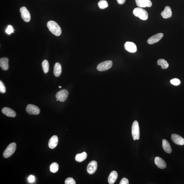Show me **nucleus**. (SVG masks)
I'll list each match as a JSON object with an SVG mask.
<instances>
[{"instance_id":"f257e3e1","label":"nucleus","mask_w":184,"mask_h":184,"mask_svg":"<svg viewBox=\"0 0 184 184\" xmlns=\"http://www.w3.org/2000/svg\"><path fill=\"white\" fill-rule=\"evenodd\" d=\"M47 27L52 33L56 36H59L61 34V30L59 25L55 22L49 21L47 23Z\"/></svg>"},{"instance_id":"f03ea898","label":"nucleus","mask_w":184,"mask_h":184,"mask_svg":"<svg viewBox=\"0 0 184 184\" xmlns=\"http://www.w3.org/2000/svg\"><path fill=\"white\" fill-rule=\"evenodd\" d=\"M134 15L143 20H146L148 18V14L147 11L144 9L138 7L135 8L133 11Z\"/></svg>"},{"instance_id":"7ed1b4c3","label":"nucleus","mask_w":184,"mask_h":184,"mask_svg":"<svg viewBox=\"0 0 184 184\" xmlns=\"http://www.w3.org/2000/svg\"><path fill=\"white\" fill-rule=\"evenodd\" d=\"M16 144L15 143H13L10 144L7 147L3 154V157L5 158H7L11 156L16 149Z\"/></svg>"},{"instance_id":"20e7f679","label":"nucleus","mask_w":184,"mask_h":184,"mask_svg":"<svg viewBox=\"0 0 184 184\" xmlns=\"http://www.w3.org/2000/svg\"><path fill=\"white\" fill-rule=\"evenodd\" d=\"M132 134L133 139L134 141L139 139L140 128L139 124L137 121H134L132 124Z\"/></svg>"},{"instance_id":"39448f33","label":"nucleus","mask_w":184,"mask_h":184,"mask_svg":"<svg viewBox=\"0 0 184 184\" xmlns=\"http://www.w3.org/2000/svg\"><path fill=\"white\" fill-rule=\"evenodd\" d=\"M112 65L113 62L112 61H106L100 63L97 67V69L100 71H104L110 69Z\"/></svg>"},{"instance_id":"423d86ee","label":"nucleus","mask_w":184,"mask_h":184,"mask_svg":"<svg viewBox=\"0 0 184 184\" xmlns=\"http://www.w3.org/2000/svg\"><path fill=\"white\" fill-rule=\"evenodd\" d=\"M21 16L23 21L26 22H29L30 20V14L26 7H22L20 9Z\"/></svg>"},{"instance_id":"0eeeda50","label":"nucleus","mask_w":184,"mask_h":184,"mask_svg":"<svg viewBox=\"0 0 184 184\" xmlns=\"http://www.w3.org/2000/svg\"><path fill=\"white\" fill-rule=\"evenodd\" d=\"M68 94L69 93L68 91L65 90H63L57 92L56 95V97L58 101L63 102L67 99Z\"/></svg>"},{"instance_id":"6e6552de","label":"nucleus","mask_w":184,"mask_h":184,"mask_svg":"<svg viewBox=\"0 0 184 184\" xmlns=\"http://www.w3.org/2000/svg\"><path fill=\"white\" fill-rule=\"evenodd\" d=\"M26 111L29 114L32 115H37L40 113V109L39 107L32 104H28L26 108Z\"/></svg>"},{"instance_id":"1a4fd4ad","label":"nucleus","mask_w":184,"mask_h":184,"mask_svg":"<svg viewBox=\"0 0 184 184\" xmlns=\"http://www.w3.org/2000/svg\"><path fill=\"white\" fill-rule=\"evenodd\" d=\"M97 162L95 161L90 162L87 166V172L90 175L94 174L97 169Z\"/></svg>"},{"instance_id":"9d476101","label":"nucleus","mask_w":184,"mask_h":184,"mask_svg":"<svg viewBox=\"0 0 184 184\" xmlns=\"http://www.w3.org/2000/svg\"><path fill=\"white\" fill-rule=\"evenodd\" d=\"M125 50L130 53H134L137 51V48L135 44L130 42H127L124 45Z\"/></svg>"},{"instance_id":"9b49d317","label":"nucleus","mask_w":184,"mask_h":184,"mask_svg":"<svg viewBox=\"0 0 184 184\" xmlns=\"http://www.w3.org/2000/svg\"><path fill=\"white\" fill-rule=\"evenodd\" d=\"M171 139L174 143L177 145H184V139L179 135L173 134L171 136Z\"/></svg>"},{"instance_id":"f8f14e48","label":"nucleus","mask_w":184,"mask_h":184,"mask_svg":"<svg viewBox=\"0 0 184 184\" xmlns=\"http://www.w3.org/2000/svg\"><path fill=\"white\" fill-rule=\"evenodd\" d=\"M163 34L162 33H158L156 34L152 37L149 38L147 41V43L149 44H152L157 43L163 37Z\"/></svg>"},{"instance_id":"ddd939ff","label":"nucleus","mask_w":184,"mask_h":184,"mask_svg":"<svg viewBox=\"0 0 184 184\" xmlns=\"http://www.w3.org/2000/svg\"><path fill=\"white\" fill-rule=\"evenodd\" d=\"M136 5L141 8L150 7L152 6V3L150 0H135Z\"/></svg>"},{"instance_id":"4468645a","label":"nucleus","mask_w":184,"mask_h":184,"mask_svg":"<svg viewBox=\"0 0 184 184\" xmlns=\"http://www.w3.org/2000/svg\"><path fill=\"white\" fill-rule=\"evenodd\" d=\"M154 162L157 166L160 169H164L166 167V163L165 161L158 156H156L155 158Z\"/></svg>"},{"instance_id":"2eb2a0df","label":"nucleus","mask_w":184,"mask_h":184,"mask_svg":"<svg viewBox=\"0 0 184 184\" xmlns=\"http://www.w3.org/2000/svg\"><path fill=\"white\" fill-rule=\"evenodd\" d=\"M3 113L8 117H15L16 116L15 111L8 107H5L2 109L1 110Z\"/></svg>"},{"instance_id":"dca6fc26","label":"nucleus","mask_w":184,"mask_h":184,"mask_svg":"<svg viewBox=\"0 0 184 184\" xmlns=\"http://www.w3.org/2000/svg\"><path fill=\"white\" fill-rule=\"evenodd\" d=\"M58 142V139L57 136L54 135L52 136L49 140L48 145L50 149H53L57 146Z\"/></svg>"},{"instance_id":"f3484780","label":"nucleus","mask_w":184,"mask_h":184,"mask_svg":"<svg viewBox=\"0 0 184 184\" xmlns=\"http://www.w3.org/2000/svg\"><path fill=\"white\" fill-rule=\"evenodd\" d=\"M161 15L164 19H167L170 18L172 16V11L169 6H166L164 9L161 13Z\"/></svg>"},{"instance_id":"a211bd4d","label":"nucleus","mask_w":184,"mask_h":184,"mask_svg":"<svg viewBox=\"0 0 184 184\" xmlns=\"http://www.w3.org/2000/svg\"><path fill=\"white\" fill-rule=\"evenodd\" d=\"M9 59L6 57H3L0 59V67L3 70L7 71L9 69Z\"/></svg>"},{"instance_id":"6ab92c4d","label":"nucleus","mask_w":184,"mask_h":184,"mask_svg":"<svg viewBox=\"0 0 184 184\" xmlns=\"http://www.w3.org/2000/svg\"><path fill=\"white\" fill-rule=\"evenodd\" d=\"M117 173L116 171H113L111 173L108 177V181L109 184H113L115 183L118 178Z\"/></svg>"},{"instance_id":"aec40b11","label":"nucleus","mask_w":184,"mask_h":184,"mask_svg":"<svg viewBox=\"0 0 184 184\" xmlns=\"http://www.w3.org/2000/svg\"><path fill=\"white\" fill-rule=\"evenodd\" d=\"M162 147L164 150L167 154H171L172 152V149L170 144L166 140H162Z\"/></svg>"},{"instance_id":"412c9836","label":"nucleus","mask_w":184,"mask_h":184,"mask_svg":"<svg viewBox=\"0 0 184 184\" xmlns=\"http://www.w3.org/2000/svg\"><path fill=\"white\" fill-rule=\"evenodd\" d=\"M62 72V67L61 64L56 63L54 65V73L56 77H58L61 75Z\"/></svg>"},{"instance_id":"4be33fe9","label":"nucleus","mask_w":184,"mask_h":184,"mask_svg":"<svg viewBox=\"0 0 184 184\" xmlns=\"http://www.w3.org/2000/svg\"><path fill=\"white\" fill-rule=\"evenodd\" d=\"M87 156V153L85 152H84L81 154H78L76 155L75 160L76 161L81 162L86 159Z\"/></svg>"},{"instance_id":"5701e85b","label":"nucleus","mask_w":184,"mask_h":184,"mask_svg":"<svg viewBox=\"0 0 184 184\" xmlns=\"http://www.w3.org/2000/svg\"><path fill=\"white\" fill-rule=\"evenodd\" d=\"M157 64L158 65H160L161 68L163 69H166L168 68L169 64L166 60L164 59H160L158 60Z\"/></svg>"},{"instance_id":"b1692460","label":"nucleus","mask_w":184,"mask_h":184,"mask_svg":"<svg viewBox=\"0 0 184 184\" xmlns=\"http://www.w3.org/2000/svg\"><path fill=\"white\" fill-rule=\"evenodd\" d=\"M43 70L45 74H47L49 71V65L48 61L47 60H44L42 63Z\"/></svg>"},{"instance_id":"393cba45","label":"nucleus","mask_w":184,"mask_h":184,"mask_svg":"<svg viewBox=\"0 0 184 184\" xmlns=\"http://www.w3.org/2000/svg\"><path fill=\"white\" fill-rule=\"evenodd\" d=\"M99 8L101 9H104L107 8L109 6L108 3L105 0H101L98 3Z\"/></svg>"},{"instance_id":"a878e982","label":"nucleus","mask_w":184,"mask_h":184,"mask_svg":"<svg viewBox=\"0 0 184 184\" xmlns=\"http://www.w3.org/2000/svg\"><path fill=\"white\" fill-rule=\"evenodd\" d=\"M59 168V165L57 163H53L50 166V171L53 173H56L57 172Z\"/></svg>"},{"instance_id":"bb28decb","label":"nucleus","mask_w":184,"mask_h":184,"mask_svg":"<svg viewBox=\"0 0 184 184\" xmlns=\"http://www.w3.org/2000/svg\"><path fill=\"white\" fill-rule=\"evenodd\" d=\"M170 82L171 84L175 86H177L179 85L181 83L180 80L177 78H175V79L171 80L170 81Z\"/></svg>"},{"instance_id":"cd10ccee","label":"nucleus","mask_w":184,"mask_h":184,"mask_svg":"<svg viewBox=\"0 0 184 184\" xmlns=\"http://www.w3.org/2000/svg\"><path fill=\"white\" fill-rule=\"evenodd\" d=\"M0 92L1 94H5L6 92V88L1 81H0Z\"/></svg>"},{"instance_id":"c85d7f7f","label":"nucleus","mask_w":184,"mask_h":184,"mask_svg":"<svg viewBox=\"0 0 184 184\" xmlns=\"http://www.w3.org/2000/svg\"><path fill=\"white\" fill-rule=\"evenodd\" d=\"M65 184H75L76 182L73 178L71 177L67 178L65 181Z\"/></svg>"},{"instance_id":"c756f323","label":"nucleus","mask_w":184,"mask_h":184,"mask_svg":"<svg viewBox=\"0 0 184 184\" xmlns=\"http://www.w3.org/2000/svg\"><path fill=\"white\" fill-rule=\"evenodd\" d=\"M14 30L13 28V27L12 26H11V25H9L6 30H5V32H6L7 34H10L11 33H12V32L13 33Z\"/></svg>"},{"instance_id":"7c9ffc66","label":"nucleus","mask_w":184,"mask_h":184,"mask_svg":"<svg viewBox=\"0 0 184 184\" xmlns=\"http://www.w3.org/2000/svg\"><path fill=\"white\" fill-rule=\"evenodd\" d=\"M120 184H129V181L128 179L126 178H123L120 182Z\"/></svg>"},{"instance_id":"2f4dec72","label":"nucleus","mask_w":184,"mask_h":184,"mask_svg":"<svg viewBox=\"0 0 184 184\" xmlns=\"http://www.w3.org/2000/svg\"><path fill=\"white\" fill-rule=\"evenodd\" d=\"M29 181L30 183H34L35 181V178L34 176L30 175L28 178Z\"/></svg>"},{"instance_id":"473e14b6","label":"nucleus","mask_w":184,"mask_h":184,"mask_svg":"<svg viewBox=\"0 0 184 184\" xmlns=\"http://www.w3.org/2000/svg\"><path fill=\"white\" fill-rule=\"evenodd\" d=\"M117 1L118 4L120 5H123L124 4L126 0H116Z\"/></svg>"},{"instance_id":"72a5a7b5","label":"nucleus","mask_w":184,"mask_h":184,"mask_svg":"<svg viewBox=\"0 0 184 184\" xmlns=\"http://www.w3.org/2000/svg\"><path fill=\"white\" fill-rule=\"evenodd\" d=\"M58 87H59V88H61V86H59Z\"/></svg>"}]
</instances>
